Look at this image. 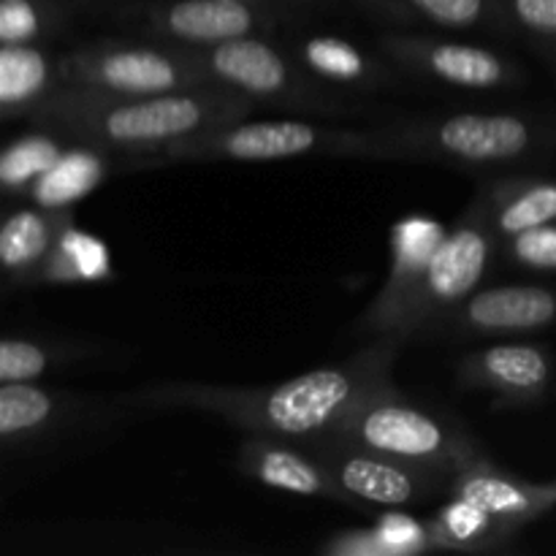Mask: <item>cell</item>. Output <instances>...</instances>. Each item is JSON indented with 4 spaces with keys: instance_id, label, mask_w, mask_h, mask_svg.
<instances>
[{
    "instance_id": "obj_1",
    "label": "cell",
    "mask_w": 556,
    "mask_h": 556,
    "mask_svg": "<svg viewBox=\"0 0 556 556\" xmlns=\"http://www.w3.org/2000/svg\"><path fill=\"white\" fill-rule=\"evenodd\" d=\"M402 342L372 340L351 358L309 369L277 386L223 389L204 383H166L141 389L136 402L155 410H201L231 421L248 434L309 443L329 438L369 394L391 386Z\"/></svg>"
},
{
    "instance_id": "obj_2",
    "label": "cell",
    "mask_w": 556,
    "mask_h": 556,
    "mask_svg": "<svg viewBox=\"0 0 556 556\" xmlns=\"http://www.w3.org/2000/svg\"><path fill=\"white\" fill-rule=\"evenodd\" d=\"M253 106L250 98L217 85L161 96H117L90 87L60 85L25 119L36 128L58 130L74 141L139 157L161 152L163 157L172 144L244 119Z\"/></svg>"
},
{
    "instance_id": "obj_3",
    "label": "cell",
    "mask_w": 556,
    "mask_h": 556,
    "mask_svg": "<svg viewBox=\"0 0 556 556\" xmlns=\"http://www.w3.org/2000/svg\"><path fill=\"white\" fill-rule=\"evenodd\" d=\"M492 223L481 195H476L465 215L445 233L440 248L429 258L427 269L418 277L416 286L380 318L356 326L358 334L369 340L407 342L413 337H424L438 320L454 313L465 299L478 291L489 271L494 244Z\"/></svg>"
},
{
    "instance_id": "obj_4",
    "label": "cell",
    "mask_w": 556,
    "mask_h": 556,
    "mask_svg": "<svg viewBox=\"0 0 556 556\" xmlns=\"http://www.w3.org/2000/svg\"><path fill=\"white\" fill-rule=\"evenodd\" d=\"M329 438L440 472L451 481L462 467L483 456L478 440L462 424L407 400L394 386L369 394Z\"/></svg>"
},
{
    "instance_id": "obj_5",
    "label": "cell",
    "mask_w": 556,
    "mask_h": 556,
    "mask_svg": "<svg viewBox=\"0 0 556 556\" xmlns=\"http://www.w3.org/2000/svg\"><path fill=\"white\" fill-rule=\"evenodd\" d=\"M380 161L505 166L541 147V125L514 112H448L383 125Z\"/></svg>"
},
{
    "instance_id": "obj_6",
    "label": "cell",
    "mask_w": 556,
    "mask_h": 556,
    "mask_svg": "<svg viewBox=\"0 0 556 556\" xmlns=\"http://www.w3.org/2000/svg\"><path fill=\"white\" fill-rule=\"evenodd\" d=\"M309 155L380 161V130L329 128L307 119H237L172 144L163 152V161L271 163Z\"/></svg>"
},
{
    "instance_id": "obj_7",
    "label": "cell",
    "mask_w": 556,
    "mask_h": 556,
    "mask_svg": "<svg viewBox=\"0 0 556 556\" xmlns=\"http://www.w3.org/2000/svg\"><path fill=\"white\" fill-rule=\"evenodd\" d=\"M63 85L117 92V96H161V92L215 87L193 47L155 41H96L58 54Z\"/></svg>"
},
{
    "instance_id": "obj_8",
    "label": "cell",
    "mask_w": 556,
    "mask_h": 556,
    "mask_svg": "<svg viewBox=\"0 0 556 556\" xmlns=\"http://www.w3.org/2000/svg\"><path fill=\"white\" fill-rule=\"evenodd\" d=\"M212 85L239 92L253 103H282L331 114L340 98L326 90L293 60L291 52L261 36H242L215 47L195 49Z\"/></svg>"
},
{
    "instance_id": "obj_9",
    "label": "cell",
    "mask_w": 556,
    "mask_h": 556,
    "mask_svg": "<svg viewBox=\"0 0 556 556\" xmlns=\"http://www.w3.org/2000/svg\"><path fill=\"white\" fill-rule=\"evenodd\" d=\"M320 467H326L337 486L356 505H383V508H407L424 505L434 497H448L451 478L440 472L421 470L340 440L320 438L302 443Z\"/></svg>"
},
{
    "instance_id": "obj_10",
    "label": "cell",
    "mask_w": 556,
    "mask_h": 556,
    "mask_svg": "<svg viewBox=\"0 0 556 556\" xmlns=\"http://www.w3.org/2000/svg\"><path fill=\"white\" fill-rule=\"evenodd\" d=\"M386 58L410 74L456 90L494 92L519 85V68L508 54L465 41H443L429 36H383Z\"/></svg>"
},
{
    "instance_id": "obj_11",
    "label": "cell",
    "mask_w": 556,
    "mask_h": 556,
    "mask_svg": "<svg viewBox=\"0 0 556 556\" xmlns=\"http://www.w3.org/2000/svg\"><path fill=\"white\" fill-rule=\"evenodd\" d=\"M144 25L157 41L177 47H215L266 27V14L255 0H168L147 11Z\"/></svg>"
},
{
    "instance_id": "obj_12",
    "label": "cell",
    "mask_w": 556,
    "mask_h": 556,
    "mask_svg": "<svg viewBox=\"0 0 556 556\" xmlns=\"http://www.w3.org/2000/svg\"><path fill=\"white\" fill-rule=\"evenodd\" d=\"M556 320V293L541 286H497L476 291L454 313L432 326L476 337H514L538 331Z\"/></svg>"
},
{
    "instance_id": "obj_13",
    "label": "cell",
    "mask_w": 556,
    "mask_h": 556,
    "mask_svg": "<svg viewBox=\"0 0 556 556\" xmlns=\"http://www.w3.org/2000/svg\"><path fill=\"white\" fill-rule=\"evenodd\" d=\"M239 472L277 492L299 497L331 500V503L356 505L320 462L302 443L269 434H250L239 448Z\"/></svg>"
},
{
    "instance_id": "obj_14",
    "label": "cell",
    "mask_w": 556,
    "mask_h": 556,
    "mask_svg": "<svg viewBox=\"0 0 556 556\" xmlns=\"http://www.w3.org/2000/svg\"><path fill=\"white\" fill-rule=\"evenodd\" d=\"M552 378V362L538 345L500 342L462 358L459 380L467 389L492 391L505 405L535 402Z\"/></svg>"
},
{
    "instance_id": "obj_15",
    "label": "cell",
    "mask_w": 556,
    "mask_h": 556,
    "mask_svg": "<svg viewBox=\"0 0 556 556\" xmlns=\"http://www.w3.org/2000/svg\"><path fill=\"white\" fill-rule=\"evenodd\" d=\"M288 52L320 87L331 92H375L394 81L383 60L372 58L356 41L337 33L299 36Z\"/></svg>"
},
{
    "instance_id": "obj_16",
    "label": "cell",
    "mask_w": 556,
    "mask_h": 556,
    "mask_svg": "<svg viewBox=\"0 0 556 556\" xmlns=\"http://www.w3.org/2000/svg\"><path fill=\"white\" fill-rule=\"evenodd\" d=\"M130 161H150V157L128 155V152L71 139L68 150L33 182L27 195H30L33 204L49 212H71V206L87 199L114 168L128 166Z\"/></svg>"
},
{
    "instance_id": "obj_17",
    "label": "cell",
    "mask_w": 556,
    "mask_h": 556,
    "mask_svg": "<svg viewBox=\"0 0 556 556\" xmlns=\"http://www.w3.org/2000/svg\"><path fill=\"white\" fill-rule=\"evenodd\" d=\"M448 494L478 503L514 527L541 516L556 500L554 489L532 486V483L516 478L514 472L489 462L486 456H478L470 465L462 467L451 481Z\"/></svg>"
},
{
    "instance_id": "obj_18",
    "label": "cell",
    "mask_w": 556,
    "mask_h": 556,
    "mask_svg": "<svg viewBox=\"0 0 556 556\" xmlns=\"http://www.w3.org/2000/svg\"><path fill=\"white\" fill-rule=\"evenodd\" d=\"M68 223V212H49L36 204L9 212L0 228V264L5 280L11 286L41 282L43 266Z\"/></svg>"
},
{
    "instance_id": "obj_19",
    "label": "cell",
    "mask_w": 556,
    "mask_h": 556,
    "mask_svg": "<svg viewBox=\"0 0 556 556\" xmlns=\"http://www.w3.org/2000/svg\"><path fill=\"white\" fill-rule=\"evenodd\" d=\"M63 85L54 54L38 43H0V114L25 119Z\"/></svg>"
},
{
    "instance_id": "obj_20",
    "label": "cell",
    "mask_w": 556,
    "mask_h": 556,
    "mask_svg": "<svg viewBox=\"0 0 556 556\" xmlns=\"http://www.w3.org/2000/svg\"><path fill=\"white\" fill-rule=\"evenodd\" d=\"M445 228L440 223L429 220V217H407V220L396 223L394 231H391V271L386 286L380 288L375 302L369 304L367 313L358 318L356 326L369 324V320L380 318L383 313H389L407 291L418 282V277L427 269L429 258L434 255V250L440 248V242L445 239Z\"/></svg>"
},
{
    "instance_id": "obj_21",
    "label": "cell",
    "mask_w": 556,
    "mask_h": 556,
    "mask_svg": "<svg viewBox=\"0 0 556 556\" xmlns=\"http://www.w3.org/2000/svg\"><path fill=\"white\" fill-rule=\"evenodd\" d=\"M79 413L71 396L54 394L36 383L0 386V438L5 445L41 440L43 434L68 427Z\"/></svg>"
},
{
    "instance_id": "obj_22",
    "label": "cell",
    "mask_w": 556,
    "mask_h": 556,
    "mask_svg": "<svg viewBox=\"0 0 556 556\" xmlns=\"http://www.w3.org/2000/svg\"><path fill=\"white\" fill-rule=\"evenodd\" d=\"M438 552H500L510 543L519 527L500 519L492 510L481 508L465 497L448 494L443 505L427 519Z\"/></svg>"
},
{
    "instance_id": "obj_23",
    "label": "cell",
    "mask_w": 556,
    "mask_h": 556,
    "mask_svg": "<svg viewBox=\"0 0 556 556\" xmlns=\"http://www.w3.org/2000/svg\"><path fill=\"white\" fill-rule=\"evenodd\" d=\"M478 195L486 206L494 237L503 242L556 220V182L500 179L486 185Z\"/></svg>"
},
{
    "instance_id": "obj_24",
    "label": "cell",
    "mask_w": 556,
    "mask_h": 556,
    "mask_svg": "<svg viewBox=\"0 0 556 556\" xmlns=\"http://www.w3.org/2000/svg\"><path fill=\"white\" fill-rule=\"evenodd\" d=\"M320 552L331 556H413L434 552V541L427 519L383 514L367 530L337 532L320 546Z\"/></svg>"
},
{
    "instance_id": "obj_25",
    "label": "cell",
    "mask_w": 556,
    "mask_h": 556,
    "mask_svg": "<svg viewBox=\"0 0 556 556\" xmlns=\"http://www.w3.org/2000/svg\"><path fill=\"white\" fill-rule=\"evenodd\" d=\"M68 147V136L49 128H36V125H33L30 134H22L20 139L9 141L3 155H0V188H3V193H30L33 182L49 166H54Z\"/></svg>"
},
{
    "instance_id": "obj_26",
    "label": "cell",
    "mask_w": 556,
    "mask_h": 556,
    "mask_svg": "<svg viewBox=\"0 0 556 556\" xmlns=\"http://www.w3.org/2000/svg\"><path fill=\"white\" fill-rule=\"evenodd\" d=\"M109 275L112 264L106 244L68 223L43 266L41 282H96Z\"/></svg>"
},
{
    "instance_id": "obj_27",
    "label": "cell",
    "mask_w": 556,
    "mask_h": 556,
    "mask_svg": "<svg viewBox=\"0 0 556 556\" xmlns=\"http://www.w3.org/2000/svg\"><path fill=\"white\" fill-rule=\"evenodd\" d=\"M60 358L47 342L5 337L0 342V383H36Z\"/></svg>"
},
{
    "instance_id": "obj_28",
    "label": "cell",
    "mask_w": 556,
    "mask_h": 556,
    "mask_svg": "<svg viewBox=\"0 0 556 556\" xmlns=\"http://www.w3.org/2000/svg\"><path fill=\"white\" fill-rule=\"evenodd\" d=\"M54 27L43 0H0V43H41Z\"/></svg>"
},
{
    "instance_id": "obj_29",
    "label": "cell",
    "mask_w": 556,
    "mask_h": 556,
    "mask_svg": "<svg viewBox=\"0 0 556 556\" xmlns=\"http://www.w3.org/2000/svg\"><path fill=\"white\" fill-rule=\"evenodd\" d=\"M418 16L440 27H476L486 22L492 0H405Z\"/></svg>"
},
{
    "instance_id": "obj_30",
    "label": "cell",
    "mask_w": 556,
    "mask_h": 556,
    "mask_svg": "<svg viewBox=\"0 0 556 556\" xmlns=\"http://www.w3.org/2000/svg\"><path fill=\"white\" fill-rule=\"evenodd\" d=\"M508 258L525 269L554 271L556 269V220L546 226L530 228L519 237L508 239Z\"/></svg>"
},
{
    "instance_id": "obj_31",
    "label": "cell",
    "mask_w": 556,
    "mask_h": 556,
    "mask_svg": "<svg viewBox=\"0 0 556 556\" xmlns=\"http://www.w3.org/2000/svg\"><path fill=\"white\" fill-rule=\"evenodd\" d=\"M505 11L525 30L556 36V0H505Z\"/></svg>"
},
{
    "instance_id": "obj_32",
    "label": "cell",
    "mask_w": 556,
    "mask_h": 556,
    "mask_svg": "<svg viewBox=\"0 0 556 556\" xmlns=\"http://www.w3.org/2000/svg\"><path fill=\"white\" fill-rule=\"evenodd\" d=\"M255 3H258V0H255Z\"/></svg>"
}]
</instances>
